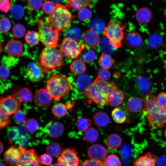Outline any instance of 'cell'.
<instances>
[{
    "label": "cell",
    "mask_w": 166,
    "mask_h": 166,
    "mask_svg": "<svg viewBox=\"0 0 166 166\" xmlns=\"http://www.w3.org/2000/svg\"><path fill=\"white\" fill-rule=\"evenodd\" d=\"M143 102L149 126L153 129L163 127L166 124V108L159 106L156 97L151 93L145 96Z\"/></svg>",
    "instance_id": "6da1fadb"
},
{
    "label": "cell",
    "mask_w": 166,
    "mask_h": 166,
    "mask_svg": "<svg viewBox=\"0 0 166 166\" xmlns=\"http://www.w3.org/2000/svg\"><path fill=\"white\" fill-rule=\"evenodd\" d=\"M64 64V56L59 48L45 46L42 50L38 65L45 73H49Z\"/></svg>",
    "instance_id": "7a4b0ae2"
},
{
    "label": "cell",
    "mask_w": 166,
    "mask_h": 166,
    "mask_svg": "<svg viewBox=\"0 0 166 166\" xmlns=\"http://www.w3.org/2000/svg\"><path fill=\"white\" fill-rule=\"evenodd\" d=\"M69 80L60 73L52 74L48 80L45 86L53 99L58 101L67 95L70 91Z\"/></svg>",
    "instance_id": "3957f363"
},
{
    "label": "cell",
    "mask_w": 166,
    "mask_h": 166,
    "mask_svg": "<svg viewBox=\"0 0 166 166\" xmlns=\"http://www.w3.org/2000/svg\"><path fill=\"white\" fill-rule=\"evenodd\" d=\"M57 9L52 15L47 18L50 25L54 28L61 30L69 28L74 16L69 10L67 5L57 3Z\"/></svg>",
    "instance_id": "277c9868"
},
{
    "label": "cell",
    "mask_w": 166,
    "mask_h": 166,
    "mask_svg": "<svg viewBox=\"0 0 166 166\" xmlns=\"http://www.w3.org/2000/svg\"><path fill=\"white\" fill-rule=\"evenodd\" d=\"M38 33L41 42L46 47H57L61 30L50 26L47 25L44 20H38Z\"/></svg>",
    "instance_id": "5b68a950"
},
{
    "label": "cell",
    "mask_w": 166,
    "mask_h": 166,
    "mask_svg": "<svg viewBox=\"0 0 166 166\" xmlns=\"http://www.w3.org/2000/svg\"><path fill=\"white\" fill-rule=\"evenodd\" d=\"M125 26L120 24L110 21L105 27L104 35L108 38L115 49L120 47L124 38V30Z\"/></svg>",
    "instance_id": "8992f818"
},
{
    "label": "cell",
    "mask_w": 166,
    "mask_h": 166,
    "mask_svg": "<svg viewBox=\"0 0 166 166\" xmlns=\"http://www.w3.org/2000/svg\"><path fill=\"white\" fill-rule=\"evenodd\" d=\"M85 48L83 44L77 40L65 38L62 40L59 49L64 56L68 58L74 59L79 55Z\"/></svg>",
    "instance_id": "52a82bcc"
},
{
    "label": "cell",
    "mask_w": 166,
    "mask_h": 166,
    "mask_svg": "<svg viewBox=\"0 0 166 166\" xmlns=\"http://www.w3.org/2000/svg\"><path fill=\"white\" fill-rule=\"evenodd\" d=\"M85 96L96 104L101 106L108 104L109 95L105 90L94 81L84 91Z\"/></svg>",
    "instance_id": "ba28073f"
},
{
    "label": "cell",
    "mask_w": 166,
    "mask_h": 166,
    "mask_svg": "<svg viewBox=\"0 0 166 166\" xmlns=\"http://www.w3.org/2000/svg\"><path fill=\"white\" fill-rule=\"evenodd\" d=\"M21 102L14 94L4 97L1 96L0 110L5 114L10 115L19 109Z\"/></svg>",
    "instance_id": "9c48e42d"
},
{
    "label": "cell",
    "mask_w": 166,
    "mask_h": 166,
    "mask_svg": "<svg viewBox=\"0 0 166 166\" xmlns=\"http://www.w3.org/2000/svg\"><path fill=\"white\" fill-rule=\"evenodd\" d=\"M57 162L64 166H78L80 161L77 151L73 148L64 149L58 156Z\"/></svg>",
    "instance_id": "30bf717a"
},
{
    "label": "cell",
    "mask_w": 166,
    "mask_h": 166,
    "mask_svg": "<svg viewBox=\"0 0 166 166\" xmlns=\"http://www.w3.org/2000/svg\"><path fill=\"white\" fill-rule=\"evenodd\" d=\"M20 157L17 166H40L39 158L33 149L27 150L21 147Z\"/></svg>",
    "instance_id": "8fae6325"
},
{
    "label": "cell",
    "mask_w": 166,
    "mask_h": 166,
    "mask_svg": "<svg viewBox=\"0 0 166 166\" xmlns=\"http://www.w3.org/2000/svg\"><path fill=\"white\" fill-rule=\"evenodd\" d=\"M44 72L38 65L33 63H29L26 68V75L28 79L32 82H37L43 77Z\"/></svg>",
    "instance_id": "7c38bea8"
},
{
    "label": "cell",
    "mask_w": 166,
    "mask_h": 166,
    "mask_svg": "<svg viewBox=\"0 0 166 166\" xmlns=\"http://www.w3.org/2000/svg\"><path fill=\"white\" fill-rule=\"evenodd\" d=\"M53 98L46 89H39L35 93L34 102L35 105L39 107H46L51 103Z\"/></svg>",
    "instance_id": "4fadbf2b"
},
{
    "label": "cell",
    "mask_w": 166,
    "mask_h": 166,
    "mask_svg": "<svg viewBox=\"0 0 166 166\" xmlns=\"http://www.w3.org/2000/svg\"><path fill=\"white\" fill-rule=\"evenodd\" d=\"M83 44L87 48H93L97 46L100 41L97 34L90 30L86 31L82 37Z\"/></svg>",
    "instance_id": "5bb4252c"
},
{
    "label": "cell",
    "mask_w": 166,
    "mask_h": 166,
    "mask_svg": "<svg viewBox=\"0 0 166 166\" xmlns=\"http://www.w3.org/2000/svg\"><path fill=\"white\" fill-rule=\"evenodd\" d=\"M126 44L129 47L136 48L140 47L143 43V39L137 32L135 31H130L124 36Z\"/></svg>",
    "instance_id": "9a60e30c"
},
{
    "label": "cell",
    "mask_w": 166,
    "mask_h": 166,
    "mask_svg": "<svg viewBox=\"0 0 166 166\" xmlns=\"http://www.w3.org/2000/svg\"><path fill=\"white\" fill-rule=\"evenodd\" d=\"M5 48L10 56L19 57L23 52V45L21 42L13 39H9L6 43Z\"/></svg>",
    "instance_id": "2e32d148"
},
{
    "label": "cell",
    "mask_w": 166,
    "mask_h": 166,
    "mask_svg": "<svg viewBox=\"0 0 166 166\" xmlns=\"http://www.w3.org/2000/svg\"><path fill=\"white\" fill-rule=\"evenodd\" d=\"M19 149L12 146L5 152L4 158L5 161L12 166H17L20 157Z\"/></svg>",
    "instance_id": "e0dca14e"
},
{
    "label": "cell",
    "mask_w": 166,
    "mask_h": 166,
    "mask_svg": "<svg viewBox=\"0 0 166 166\" xmlns=\"http://www.w3.org/2000/svg\"><path fill=\"white\" fill-rule=\"evenodd\" d=\"M107 153L106 149L99 144H95L89 147L88 150L89 156L91 159L100 160L104 159Z\"/></svg>",
    "instance_id": "ac0fdd59"
},
{
    "label": "cell",
    "mask_w": 166,
    "mask_h": 166,
    "mask_svg": "<svg viewBox=\"0 0 166 166\" xmlns=\"http://www.w3.org/2000/svg\"><path fill=\"white\" fill-rule=\"evenodd\" d=\"M46 133L50 137L57 138L63 134L64 127L60 122L56 121H51L47 124L45 127Z\"/></svg>",
    "instance_id": "d6986e66"
},
{
    "label": "cell",
    "mask_w": 166,
    "mask_h": 166,
    "mask_svg": "<svg viewBox=\"0 0 166 166\" xmlns=\"http://www.w3.org/2000/svg\"><path fill=\"white\" fill-rule=\"evenodd\" d=\"M157 156L150 152L137 158L134 162L135 166H156Z\"/></svg>",
    "instance_id": "ffe728a7"
},
{
    "label": "cell",
    "mask_w": 166,
    "mask_h": 166,
    "mask_svg": "<svg viewBox=\"0 0 166 166\" xmlns=\"http://www.w3.org/2000/svg\"><path fill=\"white\" fill-rule=\"evenodd\" d=\"M152 16L151 10L148 8L143 7L139 9L136 11L135 17L136 20L141 24L149 22Z\"/></svg>",
    "instance_id": "44dd1931"
},
{
    "label": "cell",
    "mask_w": 166,
    "mask_h": 166,
    "mask_svg": "<svg viewBox=\"0 0 166 166\" xmlns=\"http://www.w3.org/2000/svg\"><path fill=\"white\" fill-rule=\"evenodd\" d=\"M128 112L126 108L123 107H116L112 112V117L115 122L122 123L127 119Z\"/></svg>",
    "instance_id": "7402d4cb"
},
{
    "label": "cell",
    "mask_w": 166,
    "mask_h": 166,
    "mask_svg": "<svg viewBox=\"0 0 166 166\" xmlns=\"http://www.w3.org/2000/svg\"><path fill=\"white\" fill-rule=\"evenodd\" d=\"M143 103V101L139 97H132L127 101L126 108L129 112L136 113L141 109Z\"/></svg>",
    "instance_id": "603a6c76"
},
{
    "label": "cell",
    "mask_w": 166,
    "mask_h": 166,
    "mask_svg": "<svg viewBox=\"0 0 166 166\" xmlns=\"http://www.w3.org/2000/svg\"><path fill=\"white\" fill-rule=\"evenodd\" d=\"M93 0H67L66 4L70 9L79 11L89 7Z\"/></svg>",
    "instance_id": "cb8c5ba5"
},
{
    "label": "cell",
    "mask_w": 166,
    "mask_h": 166,
    "mask_svg": "<svg viewBox=\"0 0 166 166\" xmlns=\"http://www.w3.org/2000/svg\"><path fill=\"white\" fill-rule=\"evenodd\" d=\"M76 83L79 89L81 90L87 89L93 83L91 77L87 74L79 75L76 80Z\"/></svg>",
    "instance_id": "d4e9b609"
},
{
    "label": "cell",
    "mask_w": 166,
    "mask_h": 166,
    "mask_svg": "<svg viewBox=\"0 0 166 166\" xmlns=\"http://www.w3.org/2000/svg\"><path fill=\"white\" fill-rule=\"evenodd\" d=\"M109 101L113 107H117L121 105L124 99V95L121 91L117 89L111 92L109 95Z\"/></svg>",
    "instance_id": "484cf974"
},
{
    "label": "cell",
    "mask_w": 166,
    "mask_h": 166,
    "mask_svg": "<svg viewBox=\"0 0 166 166\" xmlns=\"http://www.w3.org/2000/svg\"><path fill=\"white\" fill-rule=\"evenodd\" d=\"M93 121L94 124L98 127H105L109 124L110 119L106 113L100 111L96 113L94 116Z\"/></svg>",
    "instance_id": "4316f807"
},
{
    "label": "cell",
    "mask_w": 166,
    "mask_h": 166,
    "mask_svg": "<svg viewBox=\"0 0 166 166\" xmlns=\"http://www.w3.org/2000/svg\"><path fill=\"white\" fill-rule=\"evenodd\" d=\"M70 69L75 75L83 74L86 69V66L83 61L80 59L73 61L70 66Z\"/></svg>",
    "instance_id": "83f0119b"
},
{
    "label": "cell",
    "mask_w": 166,
    "mask_h": 166,
    "mask_svg": "<svg viewBox=\"0 0 166 166\" xmlns=\"http://www.w3.org/2000/svg\"><path fill=\"white\" fill-rule=\"evenodd\" d=\"M122 142V138L120 136L116 134H112L107 138L106 144L109 148L114 149L119 148Z\"/></svg>",
    "instance_id": "f1b7e54d"
},
{
    "label": "cell",
    "mask_w": 166,
    "mask_h": 166,
    "mask_svg": "<svg viewBox=\"0 0 166 166\" xmlns=\"http://www.w3.org/2000/svg\"><path fill=\"white\" fill-rule=\"evenodd\" d=\"M21 102H27L31 101L33 97L31 91L27 88H23L14 94Z\"/></svg>",
    "instance_id": "f546056e"
},
{
    "label": "cell",
    "mask_w": 166,
    "mask_h": 166,
    "mask_svg": "<svg viewBox=\"0 0 166 166\" xmlns=\"http://www.w3.org/2000/svg\"><path fill=\"white\" fill-rule=\"evenodd\" d=\"M99 44L101 49L104 53L111 54L114 53L116 50L109 39L106 37H103L100 39Z\"/></svg>",
    "instance_id": "4dcf8cb0"
},
{
    "label": "cell",
    "mask_w": 166,
    "mask_h": 166,
    "mask_svg": "<svg viewBox=\"0 0 166 166\" xmlns=\"http://www.w3.org/2000/svg\"><path fill=\"white\" fill-rule=\"evenodd\" d=\"M67 105L62 103H57L53 106L52 111L53 114L58 117H64L66 114L68 109Z\"/></svg>",
    "instance_id": "1f68e13d"
},
{
    "label": "cell",
    "mask_w": 166,
    "mask_h": 166,
    "mask_svg": "<svg viewBox=\"0 0 166 166\" xmlns=\"http://www.w3.org/2000/svg\"><path fill=\"white\" fill-rule=\"evenodd\" d=\"M83 137L86 141L89 143L96 141L99 137V133L97 130L93 127H90L85 131Z\"/></svg>",
    "instance_id": "d6a6232c"
},
{
    "label": "cell",
    "mask_w": 166,
    "mask_h": 166,
    "mask_svg": "<svg viewBox=\"0 0 166 166\" xmlns=\"http://www.w3.org/2000/svg\"><path fill=\"white\" fill-rule=\"evenodd\" d=\"M98 62L101 68L107 69L110 68L113 64V61L111 56L104 53H102Z\"/></svg>",
    "instance_id": "836d02e7"
},
{
    "label": "cell",
    "mask_w": 166,
    "mask_h": 166,
    "mask_svg": "<svg viewBox=\"0 0 166 166\" xmlns=\"http://www.w3.org/2000/svg\"><path fill=\"white\" fill-rule=\"evenodd\" d=\"M25 40L29 45H37L40 40L38 32L33 31H28L25 36Z\"/></svg>",
    "instance_id": "e575fe53"
},
{
    "label": "cell",
    "mask_w": 166,
    "mask_h": 166,
    "mask_svg": "<svg viewBox=\"0 0 166 166\" xmlns=\"http://www.w3.org/2000/svg\"><path fill=\"white\" fill-rule=\"evenodd\" d=\"M46 151L48 154L53 157L58 156L62 152L61 146L57 142H53L48 145Z\"/></svg>",
    "instance_id": "d590c367"
},
{
    "label": "cell",
    "mask_w": 166,
    "mask_h": 166,
    "mask_svg": "<svg viewBox=\"0 0 166 166\" xmlns=\"http://www.w3.org/2000/svg\"><path fill=\"white\" fill-rule=\"evenodd\" d=\"M24 127L27 132H34L36 131L39 127L37 121L33 118L26 120L24 123Z\"/></svg>",
    "instance_id": "8d00e7d4"
},
{
    "label": "cell",
    "mask_w": 166,
    "mask_h": 166,
    "mask_svg": "<svg viewBox=\"0 0 166 166\" xmlns=\"http://www.w3.org/2000/svg\"><path fill=\"white\" fill-rule=\"evenodd\" d=\"M103 163L105 166H121V163L117 156L110 154L104 160Z\"/></svg>",
    "instance_id": "74e56055"
},
{
    "label": "cell",
    "mask_w": 166,
    "mask_h": 166,
    "mask_svg": "<svg viewBox=\"0 0 166 166\" xmlns=\"http://www.w3.org/2000/svg\"><path fill=\"white\" fill-rule=\"evenodd\" d=\"M20 131L19 128L16 126L9 128L8 130L7 135L10 143L17 142L19 139Z\"/></svg>",
    "instance_id": "f35d334b"
},
{
    "label": "cell",
    "mask_w": 166,
    "mask_h": 166,
    "mask_svg": "<svg viewBox=\"0 0 166 166\" xmlns=\"http://www.w3.org/2000/svg\"><path fill=\"white\" fill-rule=\"evenodd\" d=\"M65 35L66 38H69L77 40L81 38V31L79 28L73 27L67 29Z\"/></svg>",
    "instance_id": "ab89813d"
},
{
    "label": "cell",
    "mask_w": 166,
    "mask_h": 166,
    "mask_svg": "<svg viewBox=\"0 0 166 166\" xmlns=\"http://www.w3.org/2000/svg\"><path fill=\"white\" fill-rule=\"evenodd\" d=\"M81 57L84 61L90 63L93 61L95 60L96 55L93 50L87 48L86 50H85L82 53Z\"/></svg>",
    "instance_id": "60d3db41"
},
{
    "label": "cell",
    "mask_w": 166,
    "mask_h": 166,
    "mask_svg": "<svg viewBox=\"0 0 166 166\" xmlns=\"http://www.w3.org/2000/svg\"><path fill=\"white\" fill-rule=\"evenodd\" d=\"M12 30L13 37L17 38H20L23 37L26 31L24 26L19 23L15 24L13 26Z\"/></svg>",
    "instance_id": "b9f144b4"
},
{
    "label": "cell",
    "mask_w": 166,
    "mask_h": 166,
    "mask_svg": "<svg viewBox=\"0 0 166 166\" xmlns=\"http://www.w3.org/2000/svg\"><path fill=\"white\" fill-rule=\"evenodd\" d=\"M56 9L57 4L50 1L45 2L42 6L44 12L49 16L54 13Z\"/></svg>",
    "instance_id": "7bdbcfd3"
},
{
    "label": "cell",
    "mask_w": 166,
    "mask_h": 166,
    "mask_svg": "<svg viewBox=\"0 0 166 166\" xmlns=\"http://www.w3.org/2000/svg\"><path fill=\"white\" fill-rule=\"evenodd\" d=\"M91 121L85 118H81L77 121V125L79 130L85 132L90 126Z\"/></svg>",
    "instance_id": "ee69618b"
},
{
    "label": "cell",
    "mask_w": 166,
    "mask_h": 166,
    "mask_svg": "<svg viewBox=\"0 0 166 166\" xmlns=\"http://www.w3.org/2000/svg\"><path fill=\"white\" fill-rule=\"evenodd\" d=\"M90 30L98 34L101 33L104 31L105 27L103 22L101 20H97L93 22L90 25Z\"/></svg>",
    "instance_id": "f6af8a7d"
},
{
    "label": "cell",
    "mask_w": 166,
    "mask_h": 166,
    "mask_svg": "<svg viewBox=\"0 0 166 166\" xmlns=\"http://www.w3.org/2000/svg\"><path fill=\"white\" fill-rule=\"evenodd\" d=\"M26 114L22 110L19 109L14 114L13 118L14 122L17 124H21L24 123L26 120Z\"/></svg>",
    "instance_id": "bcb514c9"
},
{
    "label": "cell",
    "mask_w": 166,
    "mask_h": 166,
    "mask_svg": "<svg viewBox=\"0 0 166 166\" xmlns=\"http://www.w3.org/2000/svg\"><path fill=\"white\" fill-rule=\"evenodd\" d=\"M23 12V10L21 6L16 5L12 7L10 14L13 18L18 19L22 17Z\"/></svg>",
    "instance_id": "7dc6e473"
},
{
    "label": "cell",
    "mask_w": 166,
    "mask_h": 166,
    "mask_svg": "<svg viewBox=\"0 0 166 166\" xmlns=\"http://www.w3.org/2000/svg\"><path fill=\"white\" fill-rule=\"evenodd\" d=\"M0 30L2 33H7L11 27L10 20L6 17L2 18L0 20Z\"/></svg>",
    "instance_id": "c3c4849f"
},
{
    "label": "cell",
    "mask_w": 166,
    "mask_h": 166,
    "mask_svg": "<svg viewBox=\"0 0 166 166\" xmlns=\"http://www.w3.org/2000/svg\"><path fill=\"white\" fill-rule=\"evenodd\" d=\"M0 128L2 129L8 126L10 122V115L0 111Z\"/></svg>",
    "instance_id": "681fc988"
},
{
    "label": "cell",
    "mask_w": 166,
    "mask_h": 166,
    "mask_svg": "<svg viewBox=\"0 0 166 166\" xmlns=\"http://www.w3.org/2000/svg\"><path fill=\"white\" fill-rule=\"evenodd\" d=\"M156 101L159 106L166 108V92H162L159 93L156 97Z\"/></svg>",
    "instance_id": "f907efd6"
},
{
    "label": "cell",
    "mask_w": 166,
    "mask_h": 166,
    "mask_svg": "<svg viewBox=\"0 0 166 166\" xmlns=\"http://www.w3.org/2000/svg\"><path fill=\"white\" fill-rule=\"evenodd\" d=\"M39 160L40 164L49 165L52 163L53 159L50 155L45 153L40 156Z\"/></svg>",
    "instance_id": "816d5d0a"
},
{
    "label": "cell",
    "mask_w": 166,
    "mask_h": 166,
    "mask_svg": "<svg viewBox=\"0 0 166 166\" xmlns=\"http://www.w3.org/2000/svg\"><path fill=\"white\" fill-rule=\"evenodd\" d=\"M28 5L30 8L34 10L40 9L43 5V0H28Z\"/></svg>",
    "instance_id": "f5cc1de1"
},
{
    "label": "cell",
    "mask_w": 166,
    "mask_h": 166,
    "mask_svg": "<svg viewBox=\"0 0 166 166\" xmlns=\"http://www.w3.org/2000/svg\"><path fill=\"white\" fill-rule=\"evenodd\" d=\"M98 77L100 79L106 81L111 76L110 72L107 69L101 68L100 69L98 73Z\"/></svg>",
    "instance_id": "db71d44e"
},
{
    "label": "cell",
    "mask_w": 166,
    "mask_h": 166,
    "mask_svg": "<svg viewBox=\"0 0 166 166\" xmlns=\"http://www.w3.org/2000/svg\"><path fill=\"white\" fill-rule=\"evenodd\" d=\"M80 166H105L101 161L93 159L85 160Z\"/></svg>",
    "instance_id": "11a10c76"
},
{
    "label": "cell",
    "mask_w": 166,
    "mask_h": 166,
    "mask_svg": "<svg viewBox=\"0 0 166 166\" xmlns=\"http://www.w3.org/2000/svg\"><path fill=\"white\" fill-rule=\"evenodd\" d=\"M10 71L9 69L5 65H1L0 66V78L4 80L8 77Z\"/></svg>",
    "instance_id": "9f6ffc18"
},
{
    "label": "cell",
    "mask_w": 166,
    "mask_h": 166,
    "mask_svg": "<svg viewBox=\"0 0 166 166\" xmlns=\"http://www.w3.org/2000/svg\"><path fill=\"white\" fill-rule=\"evenodd\" d=\"M11 5L9 0H0V10L3 12L6 13L9 11Z\"/></svg>",
    "instance_id": "6f0895ef"
},
{
    "label": "cell",
    "mask_w": 166,
    "mask_h": 166,
    "mask_svg": "<svg viewBox=\"0 0 166 166\" xmlns=\"http://www.w3.org/2000/svg\"><path fill=\"white\" fill-rule=\"evenodd\" d=\"M0 154H1L3 151V146L1 141L0 143Z\"/></svg>",
    "instance_id": "680465c9"
},
{
    "label": "cell",
    "mask_w": 166,
    "mask_h": 166,
    "mask_svg": "<svg viewBox=\"0 0 166 166\" xmlns=\"http://www.w3.org/2000/svg\"><path fill=\"white\" fill-rule=\"evenodd\" d=\"M53 166H64L60 163L57 162V163H55L54 164Z\"/></svg>",
    "instance_id": "91938a15"
},
{
    "label": "cell",
    "mask_w": 166,
    "mask_h": 166,
    "mask_svg": "<svg viewBox=\"0 0 166 166\" xmlns=\"http://www.w3.org/2000/svg\"><path fill=\"white\" fill-rule=\"evenodd\" d=\"M53 1L56 2H59L61 1L62 0H52Z\"/></svg>",
    "instance_id": "94428289"
},
{
    "label": "cell",
    "mask_w": 166,
    "mask_h": 166,
    "mask_svg": "<svg viewBox=\"0 0 166 166\" xmlns=\"http://www.w3.org/2000/svg\"><path fill=\"white\" fill-rule=\"evenodd\" d=\"M0 166H6L3 164L1 163H0Z\"/></svg>",
    "instance_id": "6125c7cd"
},
{
    "label": "cell",
    "mask_w": 166,
    "mask_h": 166,
    "mask_svg": "<svg viewBox=\"0 0 166 166\" xmlns=\"http://www.w3.org/2000/svg\"><path fill=\"white\" fill-rule=\"evenodd\" d=\"M164 135H165V137L166 138V128L165 129L164 131Z\"/></svg>",
    "instance_id": "be15d7a7"
}]
</instances>
